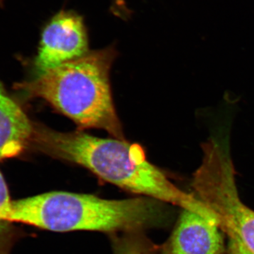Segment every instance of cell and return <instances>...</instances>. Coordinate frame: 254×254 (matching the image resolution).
I'll list each match as a JSON object with an SVG mask.
<instances>
[{"label":"cell","mask_w":254,"mask_h":254,"mask_svg":"<svg viewBox=\"0 0 254 254\" xmlns=\"http://www.w3.org/2000/svg\"><path fill=\"white\" fill-rule=\"evenodd\" d=\"M35 128L0 84V160L16 156L33 141Z\"/></svg>","instance_id":"52a82bcc"},{"label":"cell","mask_w":254,"mask_h":254,"mask_svg":"<svg viewBox=\"0 0 254 254\" xmlns=\"http://www.w3.org/2000/svg\"><path fill=\"white\" fill-rule=\"evenodd\" d=\"M227 125L214 131L202 143L203 159L192 180L193 193L218 217L221 229L235 232L254 254V211L241 200Z\"/></svg>","instance_id":"277c9868"},{"label":"cell","mask_w":254,"mask_h":254,"mask_svg":"<svg viewBox=\"0 0 254 254\" xmlns=\"http://www.w3.org/2000/svg\"><path fill=\"white\" fill-rule=\"evenodd\" d=\"M222 230L218 222L182 209L173 232L160 254H222Z\"/></svg>","instance_id":"8992f818"},{"label":"cell","mask_w":254,"mask_h":254,"mask_svg":"<svg viewBox=\"0 0 254 254\" xmlns=\"http://www.w3.org/2000/svg\"><path fill=\"white\" fill-rule=\"evenodd\" d=\"M12 200L10 199L9 190L2 175L0 173V225L9 222Z\"/></svg>","instance_id":"9c48e42d"},{"label":"cell","mask_w":254,"mask_h":254,"mask_svg":"<svg viewBox=\"0 0 254 254\" xmlns=\"http://www.w3.org/2000/svg\"><path fill=\"white\" fill-rule=\"evenodd\" d=\"M113 254H155L157 247L143 230L110 235Z\"/></svg>","instance_id":"ba28073f"},{"label":"cell","mask_w":254,"mask_h":254,"mask_svg":"<svg viewBox=\"0 0 254 254\" xmlns=\"http://www.w3.org/2000/svg\"><path fill=\"white\" fill-rule=\"evenodd\" d=\"M88 53V33L83 18L75 11H60L42 31L35 60L38 76Z\"/></svg>","instance_id":"5b68a950"},{"label":"cell","mask_w":254,"mask_h":254,"mask_svg":"<svg viewBox=\"0 0 254 254\" xmlns=\"http://www.w3.org/2000/svg\"><path fill=\"white\" fill-rule=\"evenodd\" d=\"M116 52L113 47L89 52L39 75L26 85L81 128L105 130L125 139L114 106L110 71Z\"/></svg>","instance_id":"3957f363"},{"label":"cell","mask_w":254,"mask_h":254,"mask_svg":"<svg viewBox=\"0 0 254 254\" xmlns=\"http://www.w3.org/2000/svg\"><path fill=\"white\" fill-rule=\"evenodd\" d=\"M162 202L148 198L108 200L65 191L12 200L9 222L65 232L94 231L110 235L158 227L164 221Z\"/></svg>","instance_id":"7a4b0ae2"},{"label":"cell","mask_w":254,"mask_h":254,"mask_svg":"<svg viewBox=\"0 0 254 254\" xmlns=\"http://www.w3.org/2000/svg\"><path fill=\"white\" fill-rule=\"evenodd\" d=\"M34 140L52 156L81 165L115 186L218 221L199 198L179 189L161 170L148 162L140 145L82 131L65 133L46 128L35 129Z\"/></svg>","instance_id":"6da1fadb"},{"label":"cell","mask_w":254,"mask_h":254,"mask_svg":"<svg viewBox=\"0 0 254 254\" xmlns=\"http://www.w3.org/2000/svg\"><path fill=\"white\" fill-rule=\"evenodd\" d=\"M228 237L229 254H252L242 243L235 232L228 228L222 229Z\"/></svg>","instance_id":"30bf717a"}]
</instances>
